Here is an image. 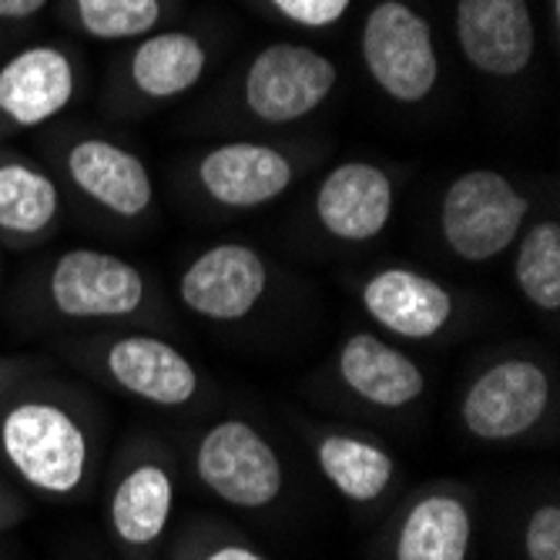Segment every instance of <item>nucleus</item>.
I'll return each instance as SVG.
<instances>
[{"mask_svg": "<svg viewBox=\"0 0 560 560\" xmlns=\"http://www.w3.org/2000/svg\"><path fill=\"white\" fill-rule=\"evenodd\" d=\"M94 427L84 402L34 366L0 406V467L40 500H74L94 470Z\"/></svg>", "mask_w": 560, "mask_h": 560, "instance_id": "obj_1", "label": "nucleus"}, {"mask_svg": "<svg viewBox=\"0 0 560 560\" xmlns=\"http://www.w3.org/2000/svg\"><path fill=\"white\" fill-rule=\"evenodd\" d=\"M34 305L58 323H128L148 316V276L105 248H65L34 276Z\"/></svg>", "mask_w": 560, "mask_h": 560, "instance_id": "obj_2", "label": "nucleus"}, {"mask_svg": "<svg viewBox=\"0 0 560 560\" xmlns=\"http://www.w3.org/2000/svg\"><path fill=\"white\" fill-rule=\"evenodd\" d=\"M530 215V198L493 168L460 172L440 198V235L460 262L483 266L514 248Z\"/></svg>", "mask_w": 560, "mask_h": 560, "instance_id": "obj_3", "label": "nucleus"}, {"mask_svg": "<svg viewBox=\"0 0 560 560\" xmlns=\"http://www.w3.org/2000/svg\"><path fill=\"white\" fill-rule=\"evenodd\" d=\"M195 477L215 500L235 511H266L282 497L285 467L279 450L256 423L225 417L195 443Z\"/></svg>", "mask_w": 560, "mask_h": 560, "instance_id": "obj_4", "label": "nucleus"}, {"mask_svg": "<svg viewBox=\"0 0 560 560\" xmlns=\"http://www.w3.org/2000/svg\"><path fill=\"white\" fill-rule=\"evenodd\" d=\"M360 50L366 74L396 105H420L440 81L433 27L406 0H380L366 14Z\"/></svg>", "mask_w": 560, "mask_h": 560, "instance_id": "obj_5", "label": "nucleus"}, {"mask_svg": "<svg viewBox=\"0 0 560 560\" xmlns=\"http://www.w3.org/2000/svg\"><path fill=\"white\" fill-rule=\"evenodd\" d=\"M550 402V373L527 355H506L474 376L460 399V423L480 443H511L547 420Z\"/></svg>", "mask_w": 560, "mask_h": 560, "instance_id": "obj_6", "label": "nucleus"}, {"mask_svg": "<svg viewBox=\"0 0 560 560\" xmlns=\"http://www.w3.org/2000/svg\"><path fill=\"white\" fill-rule=\"evenodd\" d=\"M336 81V61L316 47L272 40L252 58L242 81V101L245 112L262 125H292L323 108Z\"/></svg>", "mask_w": 560, "mask_h": 560, "instance_id": "obj_7", "label": "nucleus"}, {"mask_svg": "<svg viewBox=\"0 0 560 560\" xmlns=\"http://www.w3.org/2000/svg\"><path fill=\"white\" fill-rule=\"evenodd\" d=\"M272 282L266 256L248 242H215L182 269L175 292L201 323L232 326L259 310Z\"/></svg>", "mask_w": 560, "mask_h": 560, "instance_id": "obj_8", "label": "nucleus"}, {"mask_svg": "<svg viewBox=\"0 0 560 560\" xmlns=\"http://www.w3.org/2000/svg\"><path fill=\"white\" fill-rule=\"evenodd\" d=\"M81 71L68 47L27 44L0 65V144L55 121L78 97Z\"/></svg>", "mask_w": 560, "mask_h": 560, "instance_id": "obj_9", "label": "nucleus"}, {"mask_svg": "<svg viewBox=\"0 0 560 560\" xmlns=\"http://www.w3.org/2000/svg\"><path fill=\"white\" fill-rule=\"evenodd\" d=\"M94 363L121 393L162 410L188 406L201 389L198 366L178 346L151 332H121L97 342Z\"/></svg>", "mask_w": 560, "mask_h": 560, "instance_id": "obj_10", "label": "nucleus"}, {"mask_svg": "<svg viewBox=\"0 0 560 560\" xmlns=\"http://www.w3.org/2000/svg\"><path fill=\"white\" fill-rule=\"evenodd\" d=\"M61 168L81 198L121 222H138L155 206V182H151L148 165L131 148L112 138H74L65 148Z\"/></svg>", "mask_w": 560, "mask_h": 560, "instance_id": "obj_11", "label": "nucleus"}, {"mask_svg": "<svg viewBox=\"0 0 560 560\" xmlns=\"http://www.w3.org/2000/svg\"><path fill=\"white\" fill-rule=\"evenodd\" d=\"M453 27L467 65L487 78H517L534 61L537 27L530 0H456Z\"/></svg>", "mask_w": 560, "mask_h": 560, "instance_id": "obj_12", "label": "nucleus"}, {"mask_svg": "<svg viewBox=\"0 0 560 560\" xmlns=\"http://www.w3.org/2000/svg\"><path fill=\"white\" fill-rule=\"evenodd\" d=\"M195 182L219 209L252 212L272 206L295 182V165L276 144L225 141L209 148L195 165Z\"/></svg>", "mask_w": 560, "mask_h": 560, "instance_id": "obj_13", "label": "nucleus"}, {"mask_svg": "<svg viewBox=\"0 0 560 560\" xmlns=\"http://www.w3.org/2000/svg\"><path fill=\"white\" fill-rule=\"evenodd\" d=\"M363 313L389 336L406 342H427L450 329L456 319L453 292L410 266H383L366 276L360 289Z\"/></svg>", "mask_w": 560, "mask_h": 560, "instance_id": "obj_14", "label": "nucleus"}, {"mask_svg": "<svg viewBox=\"0 0 560 560\" xmlns=\"http://www.w3.org/2000/svg\"><path fill=\"white\" fill-rule=\"evenodd\" d=\"M396 188L386 168L373 162H342L316 188L313 215L323 235L339 245H366L389 229Z\"/></svg>", "mask_w": 560, "mask_h": 560, "instance_id": "obj_15", "label": "nucleus"}, {"mask_svg": "<svg viewBox=\"0 0 560 560\" xmlns=\"http://www.w3.org/2000/svg\"><path fill=\"white\" fill-rule=\"evenodd\" d=\"M65 219L58 178L24 151L0 148V248L27 252L50 242Z\"/></svg>", "mask_w": 560, "mask_h": 560, "instance_id": "obj_16", "label": "nucleus"}, {"mask_svg": "<svg viewBox=\"0 0 560 560\" xmlns=\"http://www.w3.org/2000/svg\"><path fill=\"white\" fill-rule=\"evenodd\" d=\"M336 376L349 396L373 410H406L427 396V373L413 355L366 329L339 342Z\"/></svg>", "mask_w": 560, "mask_h": 560, "instance_id": "obj_17", "label": "nucleus"}, {"mask_svg": "<svg viewBox=\"0 0 560 560\" xmlns=\"http://www.w3.org/2000/svg\"><path fill=\"white\" fill-rule=\"evenodd\" d=\"M474 514L464 493L430 490L402 511L393 534V560H467Z\"/></svg>", "mask_w": 560, "mask_h": 560, "instance_id": "obj_18", "label": "nucleus"}, {"mask_svg": "<svg viewBox=\"0 0 560 560\" xmlns=\"http://www.w3.org/2000/svg\"><path fill=\"white\" fill-rule=\"evenodd\" d=\"M175 511V474L162 460L131 464L108 500V527L128 550H148L159 544Z\"/></svg>", "mask_w": 560, "mask_h": 560, "instance_id": "obj_19", "label": "nucleus"}, {"mask_svg": "<svg viewBox=\"0 0 560 560\" xmlns=\"http://www.w3.org/2000/svg\"><path fill=\"white\" fill-rule=\"evenodd\" d=\"M313 456L319 474L342 493L349 503H376L396 480V460L386 446L370 436L323 430L313 436Z\"/></svg>", "mask_w": 560, "mask_h": 560, "instance_id": "obj_20", "label": "nucleus"}, {"mask_svg": "<svg viewBox=\"0 0 560 560\" xmlns=\"http://www.w3.org/2000/svg\"><path fill=\"white\" fill-rule=\"evenodd\" d=\"M209 71V47L188 31H151L128 58V81L151 101L191 91Z\"/></svg>", "mask_w": 560, "mask_h": 560, "instance_id": "obj_21", "label": "nucleus"}, {"mask_svg": "<svg viewBox=\"0 0 560 560\" xmlns=\"http://www.w3.org/2000/svg\"><path fill=\"white\" fill-rule=\"evenodd\" d=\"M514 252V279L521 295L540 313L560 310V225L540 219L524 225Z\"/></svg>", "mask_w": 560, "mask_h": 560, "instance_id": "obj_22", "label": "nucleus"}, {"mask_svg": "<svg viewBox=\"0 0 560 560\" xmlns=\"http://www.w3.org/2000/svg\"><path fill=\"white\" fill-rule=\"evenodd\" d=\"M162 0H68L71 24L94 40L148 37L162 24Z\"/></svg>", "mask_w": 560, "mask_h": 560, "instance_id": "obj_23", "label": "nucleus"}, {"mask_svg": "<svg viewBox=\"0 0 560 560\" xmlns=\"http://www.w3.org/2000/svg\"><path fill=\"white\" fill-rule=\"evenodd\" d=\"M527 560H560V503L547 500L534 506L524 527Z\"/></svg>", "mask_w": 560, "mask_h": 560, "instance_id": "obj_24", "label": "nucleus"}, {"mask_svg": "<svg viewBox=\"0 0 560 560\" xmlns=\"http://www.w3.org/2000/svg\"><path fill=\"white\" fill-rule=\"evenodd\" d=\"M269 8L279 18H285L289 24L323 31V27H332L346 18L352 0H269Z\"/></svg>", "mask_w": 560, "mask_h": 560, "instance_id": "obj_25", "label": "nucleus"}, {"mask_svg": "<svg viewBox=\"0 0 560 560\" xmlns=\"http://www.w3.org/2000/svg\"><path fill=\"white\" fill-rule=\"evenodd\" d=\"M195 560H269V557L252 544H242V540H219V544L201 550Z\"/></svg>", "mask_w": 560, "mask_h": 560, "instance_id": "obj_26", "label": "nucleus"}, {"mask_svg": "<svg viewBox=\"0 0 560 560\" xmlns=\"http://www.w3.org/2000/svg\"><path fill=\"white\" fill-rule=\"evenodd\" d=\"M50 0H0V27H14L40 18V11Z\"/></svg>", "mask_w": 560, "mask_h": 560, "instance_id": "obj_27", "label": "nucleus"}, {"mask_svg": "<svg viewBox=\"0 0 560 560\" xmlns=\"http://www.w3.org/2000/svg\"><path fill=\"white\" fill-rule=\"evenodd\" d=\"M27 514V503L21 500V493L0 480V530H11L14 524H21Z\"/></svg>", "mask_w": 560, "mask_h": 560, "instance_id": "obj_28", "label": "nucleus"}, {"mask_svg": "<svg viewBox=\"0 0 560 560\" xmlns=\"http://www.w3.org/2000/svg\"><path fill=\"white\" fill-rule=\"evenodd\" d=\"M31 370L27 360H14V355H0V406H4L8 393L18 386V380Z\"/></svg>", "mask_w": 560, "mask_h": 560, "instance_id": "obj_29", "label": "nucleus"}, {"mask_svg": "<svg viewBox=\"0 0 560 560\" xmlns=\"http://www.w3.org/2000/svg\"><path fill=\"white\" fill-rule=\"evenodd\" d=\"M0 295H4V259H0Z\"/></svg>", "mask_w": 560, "mask_h": 560, "instance_id": "obj_30", "label": "nucleus"}]
</instances>
